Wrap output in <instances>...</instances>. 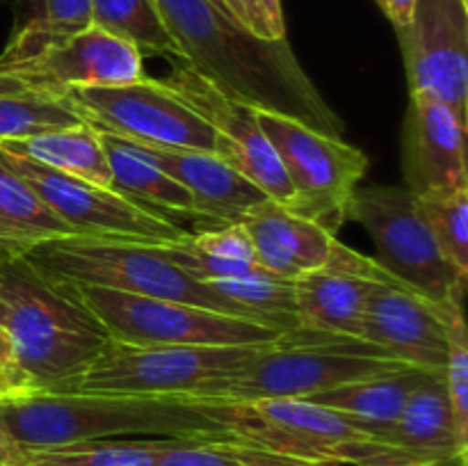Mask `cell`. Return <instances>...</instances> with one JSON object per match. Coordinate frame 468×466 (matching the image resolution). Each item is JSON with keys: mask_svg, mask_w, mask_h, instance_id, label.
<instances>
[{"mask_svg": "<svg viewBox=\"0 0 468 466\" xmlns=\"http://www.w3.org/2000/svg\"><path fill=\"white\" fill-rule=\"evenodd\" d=\"M18 18L0 59L21 58L48 41L67 39L91 26V0H16Z\"/></svg>", "mask_w": 468, "mask_h": 466, "instance_id": "obj_27", "label": "cell"}, {"mask_svg": "<svg viewBox=\"0 0 468 466\" xmlns=\"http://www.w3.org/2000/svg\"><path fill=\"white\" fill-rule=\"evenodd\" d=\"M388 277L375 259L334 242L320 268L295 279V304L300 327L359 338L366 302L379 281Z\"/></svg>", "mask_w": 468, "mask_h": 466, "instance_id": "obj_18", "label": "cell"}, {"mask_svg": "<svg viewBox=\"0 0 468 466\" xmlns=\"http://www.w3.org/2000/svg\"><path fill=\"white\" fill-rule=\"evenodd\" d=\"M23 393H35V388L18 365L12 343L0 332V397H14Z\"/></svg>", "mask_w": 468, "mask_h": 466, "instance_id": "obj_36", "label": "cell"}, {"mask_svg": "<svg viewBox=\"0 0 468 466\" xmlns=\"http://www.w3.org/2000/svg\"><path fill=\"white\" fill-rule=\"evenodd\" d=\"M155 5L178 46V62L231 99L341 137V119L324 103L286 39H259L224 9L222 0H155Z\"/></svg>", "mask_w": 468, "mask_h": 466, "instance_id": "obj_1", "label": "cell"}, {"mask_svg": "<svg viewBox=\"0 0 468 466\" xmlns=\"http://www.w3.org/2000/svg\"><path fill=\"white\" fill-rule=\"evenodd\" d=\"M108 155L112 190L151 210L181 215V217L204 219L195 208L190 192L169 178L140 146L110 132L96 131Z\"/></svg>", "mask_w": 468, "mask_h": 466, "instance_id": "obj_23", "label": "cell"}, {"mask_svg": "<svg viewBox=\"0 0 468 466\" xmlns=\"http://www.w3.org/2000/svg\"><path fill=\"white\" fill-rule=\"evenodd\" d=\"M455 466H466V457H464V460H460V461H457Z\"/></svg>", "mask_w": 468, "mask_h": 466, "instance_id": "obj_40", "label": "cell"}, {"mask_svg": "<svg viewBox=\"0 0 468 466\" xmlns=\"http://www.w3.org/2000/svg\"><path fill=\"white\" fill-rule=\"evenodd\" d=\"M91 26L135 48L142 58L163 55L178 59V46L155 0H91Z\"/></svg>", "mask_w": 468, "mask_h": 466, "instance_id": "obj_26", "label": "cell"}, {"mask_svg": "<svg viewBox=\"0 0 468 466\" xmlns=\"http://www.w3.org/2000/svg\"><path fill=\"white\" fill-rule=\"evenodd\" d=\"M5 155L9 164L35 187L37 195L50 206V210L71 228L73 236L135 242H181L190 238L186 228L174 224L158 210L146 208L110 187L53 172L26 158Z\"/></svg>", "mask_w": 468, "mask_h": 466, "instance_id": "obj_13", "label": "cell"}, {"mask_svg": "<svg viewBox=\"0 0 468 466\" xmlns=\"http://www.w3.org/2000/svg\"><path fill=\"white\" fill-rule=\"evenodd\" d=\"M407 364L364 338L297 327L283 332L259 359L197 391V400H279L311 396Z\"/></svg>", "mask_w": 468, "mask_h": 466, "instance_id": "obj_4", "label": "cell"}, {"mask_svg": "<svg viewBox=\"0 0 468 466\" xmlns=\"http://www.w3.org/2000/svg\"><path fill=\"white\" fill-rule=\"evenodd\" d=\"M224 439L332 466H407L378 434L309 400H197Z\"/></svg>", "mask_w": 468, "mask_h": 466, "instance_id": "obj_5", "label": "cell"}, {"mask_svg": "<svg viewBox=\"0 0 468 466\" xmlns=\"http://www.w3.org/2000/svg\"><path fill=\"white\" fill-rule=\"evenodd\" d=\"M163 85L213 128L218 137V158L250 178L272 201L283 206L291 204L292 187L268 135L261 128L256 108L227 96L213 82L181 62L174 64Z\"/></svg>", "mask_w": 468, "mask_h": 466, "instance_id": "obj_14", "label": "cell"}, {"mask_svg": "<svg viewBox=\"0 0 468 466\" xmlns=\"http://www.w3.org/2000/svg\"><path fill=\"white\" fill-rule=\"evenodd\" d=\"M158 245L160 242L64 236L39 242L23 256L41 272L69 286H94L131 295L186 302L247 318L213 286L197 281L165 259Z\"/></svg>", "mask_w": 468, "mask_h": 466, "instance_id": "obj_6", "label": "cell"}, {"mask_svg": "<svg viewBox=\"0 0 468 466\" xmlns=\"http://www.w3.org/2000/svg\"><path fill=\"white\" fill-rule=\"evenodd\" d=\"M222 5L224 9H227V12L231 14L242 27H245V30H250L251 35H256L259 39H268V41L286 39V35H282V32L270 23L261 0H222Z\"/></svg>", "mask_w": 468, "mask_h": 466, "instance_id": "obj_35", "label": "cell"}, {"mask_svg": "<svg viewBox=\"0 0 468 466\" xmlns=\"http://www.w3.org/2000/svg\"><path fill=\"white\" fill-rule=\"evenodd\" d=\"M240 224L254 245L256 263L288 281L320 268L336 242L327 228L272 199L251 208Z\"/></svg>", "mask_w": 468, "mask_h": 466, "instance_id": "obj_21", "label": "cell"}, {"mask_svg": "<svg viewBox=\"0 0 468 466\" xmlns=\"http://www.w3.org/2000/svg\"><path fill=\"white\" fill-rule=\"evenodd\" d=\"M190 245L195 249L204 251V254L218 256V259L250 260V263H256L254 245H251L250 236H247L245 227L240 222L222 224L218 228L192 233Z\"/></svg>", "mask_w": 468, "mask_h": 466, "instance_id": "obj_34", "label": "cell"}, {"mask_svg": "<svg viewBox=\"0 0 468 466\" xmlns=\"http://www.w3.org/2000/svg\"><path fill=\"white\" fill-rule=\"evenodd\" d=\"M155 466H332L320 461L300 460V457L282 455L265 450L250 443L231 441V439H208V441H190L174 439L172 446L158 457Z\"/></svg>", "mask_w": 468, "mask_h": 466, "instance_id": "obj_30", "label": "cell"}, {"mask_svg": "<svg viewBox=\"0 0 468 466\" xmlns=\"http://www.w3.org/2000/svg\"><path fill=\"white\" fill-rule=\"evenodd\" d=\"M428 375H432V370L405 365V368L391 370V373L329 388V391L311 396L306 400L343 416L366 432L378 434L391 428L400 418L410 396L423 384Z\"/></svg>", "mask_w": 468, "mask_h": 466, "instance_id": "obj_22", "label": "cell"}, {"mask_svg": "<svg viewBox=\"0 0 468 466\" xmlns=\"http://www.w3.org/2000/svg\"><path fill=\"white\" fill-rule=\"evenodd\" d=\"M274 343V341H272ZM272 343L259 345H128L101 350L90 368L64 393L96 396L187 397L259 359Z\"/></svg>", "mask_w": 468, "mask_h": 466, "instance_id": "obj_7", "label": "cell"}, {"mask_svg": "<svg viewBox=\"0 0 468 466\" xmlns=\"http://www.w3.org/2000/svg\"><path fill=\"white\" fill-rule=\"evenodd\" d=\"M410 94H430L468 119V5L416 0L407 26L396 27Z\"/></svg>", "mask_w": 468, "mask_h": 466, "instance_id": "obj_15", "label": "cell"}, {"mask_svg": "<svg viewBox=\"0 0 468 466\" xmlns=\"http://www.w3.org/2000/svg\"><path fill=\"white\" fill-rule=\"evenodd\" d=\"M405 187L414 196L468 190L466 122L443 101L411 94L402 137Z\"/></svg>", "mask_w": 468, "mask_h": 466, "instance_id": "obj_17", "label": "cell"}, {"mask_svg": "<svg viewBox=\"0 0 468 466\" xmlns=\"http://www.w3.org/2000/svg\"><path fill=\"white\" fill-rule=\"evenodd\" d=\"M464 3H466V5H468V0H464Z\"/></svg>", "mask_w": 468, "mask_h": 466, "instance_id": "obj_41", "label": "cell"}, {"mask_svg": "<svg viewBox=\"0 0 468 466\" xmlns=\"http://www.w3.org/2000/svg\"><path fill=\"white\" fill-rule=\"evenodd\" d=\"M410 466H455L468 446L460 439L443 373H432L410 396L400 418L378 432Z\"/></svg>", "mask_w": 468, "mask_h": 466, "instance_id": "obj_20", "label": "cell"}, {"mask_svg": "<svg viewBox=\"0 0 468 466\" xmlns=\"http://www.w3.org/2000/svg\"><path fill=\"white\" fill-rule=\"evenodd\" d=\"M0 151L112 190L108 155H105L96 128H91L87 122L55 128V131L23 137V140L0 142Z\"/></svg>", "mask_w": 468, "mask_h": 466, "instance_id": "obj_24", "label": "cell"}, {"mask_svg": "<svg viewBox=\"0 0 468 466\" xmlns=\"http://www.w3.org/2000/svg\"><path fill=\"white\" fill-rule=\"evenodd\" d=\"M23 450L18 448V443L5 432V428L0 425V466H18L21 461Z\"/></svg>", "mask_w": 468, "mask_h": 466, "instance_id": "obj_38", "label": "cell"}, {"mask_svg": "<svg viewBox=\"0 0 468 466\" xmlns=\"http://www.w3.org/2000/svg\"><path fill=\"white\" fill-rule=\"evenodd\" d=\"M441 254L468 277V190L414 196Z\"/></svg>", "mask_w": 468, "mask_h": 466, "instance_id": "obj_31", "label": "cell"}, {"mask_svg": "<svg viewBox=\"0 0 468 466\" xmlns=\"http://www.w3.org/2000/svg\"><path fill=\"white\" fill-rule=\"evenodd\" d=\"M82 122L133 144L160 149H192L215 154V131L187 108L163 80L123 82V85L82 87L69 94Z\"/></svg>", "mask_w": 468, "mask_h": 466, "instance_id": "obj_12", "label": "cell"}, {"mask_svg": "<svg viewBox=\"0 0 468 466\" xmlns=\"http://www.w3.org/2000/svg\"><path fill=\"white\" fill-rule=\"evenodd\" d=\"M144 78V58L101 27L48 41L21 58L0 59V94L62 101L82 87Z\"/></svg>", "mask_w": 468, "mask_h": 466, "instance_id": "obj_11", "label": "cell"}, {"mask_svg": "<svg viewBox=\"0 0 468 466\" xmlns=\"http://www.w3.org/2000/svg\"><path fill=\"white\" fill-rule=\"evenodd\" d=\"M464 306H439L388 274L370 292L359 338L384 347L398 361L443 373L448 320Z\"/></svg>", "mask_w": 468, "mask_h": 466, "instance_id": "obj_16", "label": "cell"}, {"mask_svg": "<svg viewBox=\"0 0 468 466\" xmlns=\"http://www.w3.org/2000/svg\"><path fill=\"white\" fill-rule=\"evenodd\" d=\"M82 123V117L69 99H32V96L0 94V142L23 140Z\"/></svg>", "mask_w": 468, "mask_h": 466, "instance_id": "obj_32", "label": "cell"}, {"mask_svg": "<svg viewBox=\"0 0 468 466\" xmlns=\"http://www.w3.org/2000/svg\"><path fill=\"white\" fill-rule=\"evenodd\" d=\"M0 425L21 450L101 439H224L219 425L183 397L23 393L0 397Z\"/></svg>", "mask_w": 468, "mask_h": 466, "instance_id": "obj_3", "label": "cell"}, {"mask_svg": "<svg viewBox=\"0 0 468 466\" xmlns=\"http://www.w3.org/2000/svg\"><path fill=\"white\" fill-rule=\"evenodd\" d=\"M443 384H446L448 402L455 418L460 439L468 446V338L464 309L457 311L448 320V352L443 365Z\"/></svg>", "mask_w": 468, "mask_h": 466, "instance_id": "obj_33", "label": "cell"}, {"mask_svg": "<svg viewBox=\"0 0 468 466\" xmlns=\"http://www.w3.org/2000/svg\"><path fill=\"white\" fill-rule=\"evenodd\" d=\"M82 304L114 343L128 345H259L282 336V329L186 302L131 292L73 286Z\"/></svg>", "mask_w": 468, "mask_h": 466, "instance_id": "obj_10", "label": "cell"}, {"mask_svg": "<svg viewBox=\"0 0 468 466\" xmlns=\"http://www.w3.org/2000/svg\"><path fill=\"white\" fill-rule=\"evenodd\" d=\"M261 3H263V9L265 14H268L270 23H272L282 35H286V21H283L282 0H261Z\"/></svg>", "mask_w": 468, "mask_h": 466, "instance_id": "obj_39", "label": "cell"}, {"mask_svg": "<svg viewBox=\"0 0 468 466\" xmlns=\"http://www.w3.org/2000/svg\"><path fill=\"white\" fill-rule=\"evenodd\" d=\"M373 240L375 263L439 306H464L466 274L439 249L405 185L356 187L347 204Z\"/></svg>", "mask_w": 468, "mask_h": 466, "instance_id": "obj_8", "label": "cell"}, {"mask_svg": "<svg viewBox=\"0 0 468 466\" xmlns=\"http://www.w3.org/2000/svg\"><path fill=\"white\" fill-rule=\"evenodd\" d=\"M135 146H140L169 178L190 192L197 213L204 219H213L218 224L240 222L251 208L270 199L250 178L208 151Z\"/></svg>", "mask_w": 468, "mask_h": 466, "instance_id": "obj_19", "label": "cell"}, {"mask_svg": "<svg viewBox=\"0 0 468 466\" xmlns=\"http://www.w3.org/2000/svg\"><path fill=\"white\" fill-rule=\"evenodd\" d=\"M174 439H101L23 450L18 466H155Z\"/></svg>", "mask_w": 468, "mask_h": 466, "instance_id": "obj_28", "label": "cell"}, {"mask_svg": "<svg viewBox=\"0 0 468 466\" xmlns=\"http://www.w3.org/2000/svg\"><path fill=\"white\" fill-rule=\"evenodd\" d=\"M73 236L35 187L0 151V249L26 254L35 245Z\"/></svg>", "mask_w": 468, "mask_h": 466, "instance_id": "obj_25", "label": "cell"}, {"mask_svg": "<svg viewBox=\"0 0 468 466\" xmlns=\"http://www.w3.org/2000/svg\"><path fill=\"white\" fill-rule=\"evenodd\" d=\"M256 117L292 187L286 208L329 233L336 231L347 219L350 196L368 169L364 151L288 114L256 108Z\"/></svg>", "mask_w": 468, "mask_h": 466, "instance_id": "obj_9", "label": "cell"}, {"mask_svg": "<svg viewBox=\"0 0 468 466\" xmlns=\"http://www.w3.org/2000/svg\"><path fill=\"white\" fill-rule=\"evenodd\" d=\"M0 332L35 393H64L110 343L69 283L0 249Z\"/></svg>", "mask_w": 468, "mask_h": 466, "instance_id": "obj_2", "label": "cell"}, {"mask_svg": "<svg viewBox=\"0 0 468 466\" xmlns=\"http://www.w3.org/2000/svg\"><path fill=\"white\" fill-rule=\"evenodd\" d=\"M222 297L238 306L247 318L270 324L282 332L300 327L295 304V283L274 274L251 279H229L208 283Z\"/></svg>", "mask_w": 468, "mask_h": 466, "instance_id": "obj_29", "label": "cell"}, {"mask_svg": "<svg viewBox=\"0 0 468 466\" xmlns=\"http://www.w3.org/2000/svg\"><path fill=\"white\" fill-rule=\"evenodd\" d=\"M379 5L384 7L387 16L391 18L393 27H402L411 21L416 0H379Z\"/></svg>", "mask_w": 468, "mask_h": 466, "instance_id": "obj_37", "label": "cell"}]
</instances>
